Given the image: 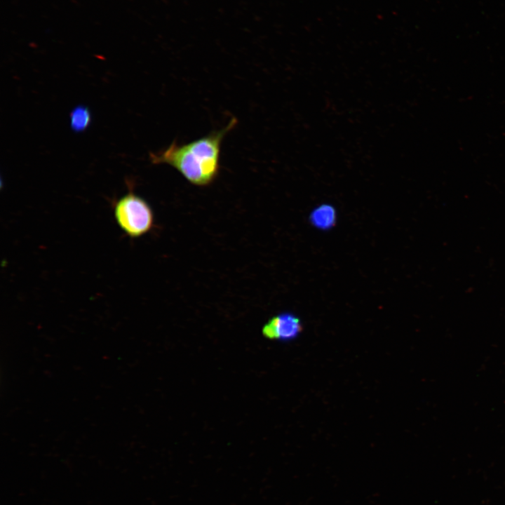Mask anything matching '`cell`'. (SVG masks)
<instances>
[{
  "label": "cell",
  "instance_id": "cell-1",
  "mask_svg": "<svg viewBox=\"0 0 505 505\" xmlns=\"http://www.w3.org/2000/svg\"><path fill=\"white\" fill-rule=\"evenodd\" d=\"M236 123L233 118L223 128L187 144L174 140L167 148L150 152L149 159L153 164L170 166L193 185L208 186L220 173L222 140Z\"/></svg>",
  "mask_w": 505,
  "mask_h": 505
},
{
  "label": "cell",
  "instance_id": "cell-2",
  "mask_svg": "<svg viewBox=\"0 0 505 505\" xmlns=\"http://www.w3.org/2000/svg\"><path fill=\"white\" fill-rule=\"evenodd\" d=\"M114 215L121 229L131 238L143 236L154 225V213L151 206L132 190L115 203Z\"/></svg>",
  "mask_w": 505,
  "mask_h": 505
},
{
  "label": "cell",
  "instance_id": "cell-3",
  "mask_svg": "<svg viewBox=\"0 0 505 505\" xmlns=\"http://www.w3.org/2000/svg\"><path fill=\"white\" fill-rule=\"evenodd\" d=\"M302 330L298 317L283 313L271 318L263 326L262 333L270 339L289 340L296 337Z\"/></svg>",
  "mask_w": 505,
  "mask_h": 505
},
{
  "label": "cell",
  "instance_id": "cell-4",
  "mask_svg": "<svg viewBox=\"0 0 505 505\" xmlns=\"http://www.w3.org/2000/svg\"><path fill=\"white\" fill-rule=\"evenodd\" d=\"M92 121V115L89 108L83 105L74 107L69 114V126L76 133L87 130Z\"/></svg>",
  "mask_w": 505,
  "mask_h": 505
},
{
  "label": "cell",
  "instance_id": "cell-5",
  "mask_svg": "<svg viewBox=\"0 0 505 505\" xmlns=\"http://www.w3.org/2000/svg\"><path fill=\"white\" fill-rule=\"evenodd\" d=\"M312 223L321 229L330 227L335 221V212L334 209L327 205L316 208L311 214Z\"/></svg>",
  "mask_w": 505,
  "mask_h": 505
}]
</instances>
